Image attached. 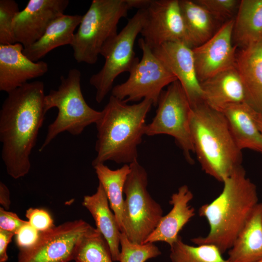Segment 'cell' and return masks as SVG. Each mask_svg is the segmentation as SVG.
<instances>
[{
  "mask_svg": "<svg viewBox=\"0 0 262 262\" xmlns=\"http://www.w3.org/2000/svg\"><path fill=\"white\" fill-rule=\"evenodd\" d=\"M235 67L244 86L246 103L262 113V41L241 49Z\"/></svg>",
  "mask_w": 262,
  "mask_h": 262,
  "instance_id": "cell-19",
  "label": "cell"
},
{
  "mask_svg": "<svg viewBox=\"0 0 262 262\" xmlns=\"http://www.w3.org/2000/svg\"><path fill=\"white\" fill-rule=\"evenodd\" d=\"M0 204L4 209L8 210L11 205L10 194L8 187L0 182Z\"/></svg>",
  "mask_w": 262,
  "mask_h": 262,
  "instance_id": "cell-36",
  "label": "cell"
},
{
  "mask_svg": "<svg viewBox=\"0 0 262 262\" xmlns=\"http://www.w3.org/2000/svg\"><path fill=\"white\" fill-rule=\"evenodd\" d=\"M93 167L122 232L124 200L123 194L125 183L130 171V165L125 164L116 170L111 169L104 164H97Z\"/></svg>",
  "mask_w": 262,
  "mask_h": 262,
  "instance_id": "cell-26",
  "label": "cell"
},
{
  "mask_svg": "<svg viewBox=\"0 0 262 262\" xmlns=\"http://www.w3.org/2000/svg\"><path fill=\"white\" fill-rule=\"evenodd\" d=\"M157 106L155 116L147 124L145 135L166 134L174 137L186 160L193 164L191 153H194V148L190 126L192 108L178 80L162 91Z\"/></svg>",
  "mask_w": 262,
  "mask_h": 262,
  "instance_id": "cell-9",
  "label": "cell"
},
{
  "mask_svg": "<svg viewBox=\"0 0 262 262\" xmlns=\"http://www.w3.org/2000/svg\"><path fill=\"white\" fill-rule=\"evenodd\" d=\"M95 229L82 219L54 226L40 232L32 246L19 249L17 262H69L82 239Z\"/></svg>",
  "mask_w": 262,
  "mask_h": 262,
  "instance_id": "cell-11",
  "label": "cell"
},
{
  "mask_svg": "<svg viewBox=\"0 0 262 262\" xmlns=\"http://www.w3.org/2000/svg\"><path fill=\"white\" fill-rule=\"evenodd\" d=\"M152 51L181 84L191 106L204 102L196 68L193 49L182 42L162 44Z\"/></svg>",
  "mask_w": 262,
  "mask_h": 262,
  "instance_id": "cell-14",
  "label": "cell"
},
{
  "mask_svg": "<svg viewBox=\"0 0 262 262\" xmlns=\"http://www.w3.org/2000/svg\"><path fill=\"white\" fill-rule=\"evenodd\" d=\"M147 15V9L138 10L121 31L103 47L100 55L105 59L104 65L89 79L90 84L96 90L98 103L101 102L112 91L116 77L121 73H129L140 60L135 55L134 45L145 23Z\"/></svg>",
  "mask_w": 262,
  "mask_h": 262,
  "instance_id": "cell-8",
  "label": "cell"
},
{
  "mask_svg": "<svg viewBox=\"0 0 262 262\" xmlns=\"http://www.w3.org/2000/svg\"><path fill=\"white\" fill-rule=\"evenodd\" d=\"M129 165L130 171L124 187L122 232L131 241L142 244L157 227L163 210L147 191L146 169L138 161Z\"/></svg>",
  "mask_w": 262,
  "mask_h": 262,
  "instance_id": "cell-7",
  "label": "cell"
},
{
  "mask_svg": "<svg viewBox=\"0 0 262 262\" xmlns=\"http://www.w3.org/2000/svg\"><path fill=\"white\" fill-rule=\"evenodd\" d=\"M29 223L20 219L15 213L0 208V229L12 232L16 234L25 225Z\"/></svg>",
  "mask_w": 262,
  "mask_h": 262,
  "instance_id": "cell-33",
  "label": "cell"
},
{
  "mask_svg": "<svg viewBox=\"0 0 262 262\" xmlns=\"http://www.w3.org/2000/svg\"><path fill=\"white\" fill-rule=\"evenodd\" d=\"M193 198V194L186 185L180 187L169 200L172 209L162 217L144 243L164 242L170 246L174 243L180 236L179 232L195 215V209L189 205Z\"/></svg>",
  "mask_w": 262,
  "mask_h": 262,
  "instance_id": "cell-17",
  "label": "cell"
},
{
  "mask_svg": "<svg viewBox=\"0 0 262 262\" xmlns=\"http://www.w3.org/2000/svg\"><path fill=\"white\" fill-rule=\"evenodd\" d=\"M228 252V262L262 259V202L256 206Z\"/></svg>",
  "mask_w": 262,
  "mask_h": 262,
  "instance_id": "cell-22",
  "label": "cell"
},
{
  "mask_svg": "<svg viewBox=\"0 0 262 262\" xmlns=\"http://www.w3.org/2000/svg\"><path fill=\"white\" fill-rule=\"evenodd\" d=\"M204 102L216 111L228 105L246 103V94L241 76L236 67L223 71L201 83Z\"/></svg>",
  "mask_w": 262,
  "mask_h": 262,
  "instance_id": "cell-18",
  "label": "cell"
},
{
  "mask_svg": "<svg viewBox=\"0 0 262 262\" xmlns=\"http://www.w3.org/2000/svg\"><path fill=\"white\" fill-rule=\"evenodd\" d=\"M24 46L18 43L0 45V90L9 92L40 77L48 71V64L33 62L23 52Z\"/></svg>",
  "mask_w": 262,
  "mask_h": 262,
  "instance_id": "cell-16",
  "label": "cell"
},
{
  "mask_svg": "<svg viewBox=\"0 0 262 262\" xmlns=\"http://www.w3.org/2000/svg\"><path fill=\"white\" fill-rule=\"evenodd\" d=\"M151 0H127L128 4L132 9H147L149 5Z\"/></svg>",
  "mask_w": 262,
  "mask_h": 262,
  "instance_id": "cell-37",
  "label": "cell"
},
{
  "mask_svg": "<svg viewBox=\"0 0 262 262\" xmlns=\"http://www.w3.org/2000/svg\"><path fill=\"white\" fill-rule=\"evenodd\" d=\"M130 9L127 0H92L70 45L75 61L95 64L105 44L118 33L117 25Z\"/></svg>",
  "mask_w": 262,
  "mask_h": 262,
  "instance_id": "cell-6",
  "label": "cell"
},
{
  "mask_svg": "<svg viewBox=\"0 0 262 262\" xmlns=\"http://www.w3.org/2000/svg\"><path fill=\"white\" fill-rule=\"evenodd\" d=\"M234 19L235 46L246 48L262 41V0H240Z\"/></svg>",
  "mask_w": 262,
  "mask_h": 262,
  "instance_id": "cell-24",
  "label": "cell"
},
{
  "mask_svg": "<svg viewBox=\"0 0 262 262\" xmlns=\"http://www.w3.org/2000/svg\"><path fill=\"white\" fill-rule=\"evenodd\" d=\"M258 262H262V259H261L259 261H258Z\"/></svg>",
  "mask_w": 262,
  "mask_h": 262,
  "instance_id": "cell-39",
  "label": "cell"
},
{
  "mask_svg": "<svg viewBox=\"0 0 262 262\" xmlns=\"http://www.w3.org/2000/svg\"><path fill=\"white\" fill-rule=\"evenodd\" d=\"M138 45L142 52L141 59L129 72L126 81L113 87L111 95L126 103L149 99L156 107L164 88L177 79L142 38L139 39Z\"/></svg>",
  "mask_w": 262,
  "mask_h": 262,
  "instance_id": "cell-10",
  "label": "cell"
},
{
  "mask_svg": "<svg viewBox=\"0 0 262 262\" xmlns=\"http://www.w3.org/2000/svg\"><path fill=\"white\" fill-rule=\"evenodd\" d=\"M76 262H113L109 245L96 228L78 245L73 257Z\"/></svg>",
  "mask_w": 262,
  "mask_h": 262,
  "instance_id": "cell-28",
  "label": "cell"
},
{
  "mask_svg": "<svg viewBox=\"0 0 262 262\" xmlns=\"http://www.w3.org/2000/svg\"><path fill=\"white\" fill-rule=\"evenodd\" d=\"M251 110V108L244 102L228 105L221 112L239 148L262 153V134L253 119Z\"/></svg>",
  "mask_w": 262,
  "mask_h": 262,
  "instance_id": "cell-23",
  "label": "cell"
},
{
  "mask_svg": "<svg viewBox=\"0 0 262 262\" xmlns=\"http://www.w3.org/2000/svg\"><path fill=\"white\" fill-rule=\"evenodd\" d=\"M39 232L29 222L23 226L15 234L16 245L19 249L32 246L37 241Z\"/></svg>",
  "mask_w": 262,
  "mask_h": 262,
  "instance_id": "cell-34",
  "label": "cell"
},
{
  "mask_svg": "<svg viewBox=\"0 0 262 262\" xmlns=\"http://www.w3.org/2000/svg\"><path fill=\"white\" fill-rule=\"evenodd\" d=\"M15 233L0 229V262H6L8 260L7 247Z\"/></svg>",
  "mask_w": 262,
  "mask_h": 262,
  "instance_id": "cell-35",
  "label": "cell"
},
{
  "mask_svg": "<svg viewBox=\"0 0 262 262\" xmlns=\"http://www.w3.org/2000/svg\"><path fill=\"white\" fill-rule=\"evenodd\" d=\"M44 84L35 81L9 92L0 110L1 159L8 175L18 179L30 170V155L47 112Z\"/></svg>",
  "mask_w": 262,
  "mask_h": 262,
  "instance_id": "cell-1",
  "label": "cell"
},
{
  "mask_svg": "<svg viewBox=\"0 0 262 262\" xmlns=\"http://www.w3.org/2000/svg\"><path fill=\"white\" fill-rule=\"evenodd\" d=\"M82 204L91 213L96 229L107 241L113 261L118 262L121 232L116 218L110 209L106 194L99 183L94 194L83 197Z\"/></svg>",
  "mask_w": 262,
  "mask_h": 262,
  "instance_id": "cell-20",
  "label": "cell"
},
{
  "mask_svg": "<svg viewBox=\"0 0 262 262\" xmlns=\"http://www.w3.org/2000/svg\"><path fill=\"white\" fill-rule=\"evenodd\" d=\"M153 102L145 98L128 104L111 95L96 123L97 155L93 166L111 161L129 164L138 161V146L145 135L146 118Z\"/></svg>",
  "mask_w": 262,
  "mask_h": 262,
  "instance_id": "cell-3",
  "label": "cell"
},
{
  "mask_svg": "<svg viewBox=\"0 0 262 262\" xmlns=\"http://www.w3.org/2000/svg\"><path fill=\"white\" fill-rule=\"evenodd\" d=\"M81 73L76 68L69 70L66 77H60L56 90L45 95L44 105L47 112L56 108L55 119L49 125L45 139L39 148L42 151L60 133L67 131L72 135L81 134L88 126L97 122L101 111L94 110L85 101L81 85Z\"/></svg>",
  "mask_w": 262,
  "mask_h": 262,
  "instance_id": "cell-5",
  "label": "cell"
},
{
  "mask_svg": "<svg viewBox=\"0 0 262 262\" xmlns=\"http://www.w3.org/2000/svg\"><path fill=\"white\" fill-rule=\"evenodd\" d=\"M69 3L68 0H30L14 19L16 42L24 48L35 42L54 20L64 14Z\"/></svg>",
  "mask_w": 262,
  "mask_h": 262,
  "instance_id": "cell-15",
  "label": "cell"
},
{
  "mask_svg": "<svg viewBox=\"0 0 262 262\" xmlns=\"http://www.w3.org/2000/svg\"><path fill=\"white\" fill-rule=\"evenodd\" d=\"M25 215L30 224L39 232L48 230L55 226L51 215L45 210L30 208L26 211Z\"/></svg>",
  "mask_w": 262,
  "mask_h": 262,
  "instance_id": "cell-32",
  "label": "cell"
},
{
  "mask_svg": "<svg viewBox=\"0 0 262 262\" xmlns=\"http://www.w3.org/2000/svg\"><path fill=\"white\" fill-rule=\"evenodd\" d=\"M222 191L210 203L201 206L199 215L205 217L210 230L205 237L191 241L197 245H211L221 253L229 250L258 203L255 184L241 166L223 182Z\"/></svg>",
  "mask_w": 262,
  "mask_h": 262,
  "instance_id": "cell-2",
  "label": "cell"
},
{
  "mask_svg": "<svg viewBox=\"0 0 262 262\" xmlns=\"http://www.w3.org/2000/svg\"><path fill=\"white\" fill-rule=\"evenodd\" d=\"M170 246L169 257L171 262H228L215 246L189 245L183 242L180 236Z\"/></svg>",
  "mask_w": 262,
  "mask_h": 262,
  "instance_id": "cell-27",
  "label": "cell"
},
{
  "mask_svg": "<svg viewBox=\"0 0 262 262\" xmlns=\"http://www.w3.org/2000/svg\"><path fill=\"white\" fill-rule=\"evenodd\" d=\"M234 19L225 22L204 43L193 49L200 83L214 75L235 66L236 46L233 45Z\"/></svg>",
  "mask_w": 262,
  "mask_h": 262,
  "instance_id": "cell-13",
  "label": "cell"
},
{
  "mask_svg": "<svg viewBox=\"0 0 262 262\" xmlns=\"http://www.w3.org/2000/svg\"><path fill=\"white\" fill-rule=\"evenodd\" d=\"M82 16L64 14L54 20L35 42L24 48V55L33 62H38L54 49L71 45L76 28L79 26Z\"/></svg>",
  "mask_w": 262,
  "mask_h": 262,
  "instance_id": "cell-21",
  "label": "cell"
},
{
  "mask_svg": "<svg viewBox=\"0 0 262 262\" xmlns=\"http://www.w3.org/2000/svg\"><path fill=\"white\" fill-rule=\"evenodd\" d=\"M213 18L224 19L232 16L240 3L237 0H195Z\"/></svg>",
  "mask_w": 262,
  "mask_h": 262,
  "instance_id": "cell-31",
  "label": "cell"
},
{
  "mask_svg": "<svg viewBox=\"0 0 262 262\" xmlns=\"http://www.w3.org/2000/svg\"><path fill=\"white\" fill-rule=\"evenodd\" d=\"M251 113L254 122L262 134V113L256 112L252 108H251Z\"/></svg>",
  "mask_w": 262,
  "mask_h": 262,
  "instance_id": "cell-38",
  "label": "cell"
},
{
  "mask_svg": "<svg viewBox=\"0 0 262 262\" xmlns=\"http://www.w3.org/2000/svg\"><path fill=\"white\" fill-rule=\"evenodd\" d=\"M140 33L151 49L172 42L190 47L179 0H151Z\"/></svg>",
  "mask_w": 262,
  "mask_h": 262,
  "instance_id": "cell-12",
  "label": "cell"
},
{
  "mask_svg": "<svg viewBox=\"0 0 262 262\" xmlns=\"http://www.w3.org/2000/svg\"><path fill=\"white\" fill-rule=\"evenodd\" d=\"M179 2L189 45L193 49L214 34V18L195 0H180Z\"/></svg>",
  "mask_w": 262,
  "mask_h": 262,
  "instance_id": "cell-25",
  "label": "cell"
},
{
  "mask_svg": "<svg viewBox=\"0 0 262 262\" xmlns=\"http://www.w3.org/2000/svg\"><path fill=\"white\" fill-rule=\"evenodd\" d=\"M192 140L202 170L223 182L242 166V153L224 114L205 102L192 108Z\"/></svg>",
  "mask_w": 262,
  "mask_h": 262,
  "instance_id": "cell-4",
  "label": "cell"
},
{
  "mask_svg": "<svg viewBox=\"0 0 262 262\" xmlns=\"http://www.w3.org/2000/svg\"><path fill=\"white\" fill-rule=\"evenodd\" d=\"M120 245L119 262H146L161 254V251L154 243H133L123 232L120 234Z\"/></svg>",
  "mask_w": 262,
  "mask_h": 262,
  "instance_id": "cell-29",
  "label": "cell"
},
{
  "mask_svg": "<svg viewBox=\"0 0 262 262\" xmlns=\"http://www.w3.org/2000/svg\"><path fill=\"white\" fill-rule=\"evenodd\" d=\"M20 11L14 0H0V45L16 43L14 32V19Z\"/></svg>",
  "mask_w": 262,
  "mask_h": 262,
  "instance_id": "cell-30",
  "label": "cell"
}]
</instances>
